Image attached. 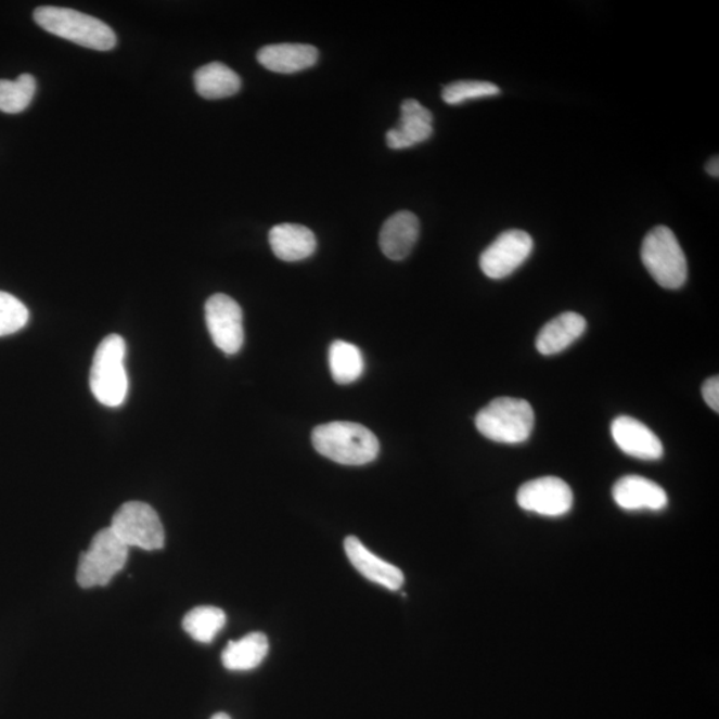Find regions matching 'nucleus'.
<instances>
[{"label":"nucleus","instance_id":"1","mask_svg":"<svg viewBox=\"0 0 719 719\" xmlns=\"http://www.w3.org/2000/svg\"><path fill=\"white\" fill-rule=\"evenodd\" d=\"M312 444L321 455L342 465L370 464L380 452L377 437L365 426L349 421L316 426Z\"/></svg>","mask_w":719,"mask_h":719},{"label":"nucleus","instance_id":"2","mask_svg":"<svg viewBox=\"0 0 719 719\" xmlns=\"http://www.w3.org/2000/svg\"><path fill=\"white\" fill-rule=\"evenodd\" d=\"M34 20L47 33L86 49L110 51L118 42L113 28L76 10L42 5L34 11Z\"/></svg>","mask_w":719,"mask_h":719},{"label":"nucleus","instance_id":"3","mask_svg":"<svg viewBox=\"0 0 719 719\" xmlns=\"http://www.w3.org/2000/svg\"><path fill=\"white\" fill-rule=\"evenodd\" d=\"M476 428L495 442L522 444L535 429V411L526 400L499 397L477 413Z\"/></svg>","mask_w":719,"mask_h":719},{"label":"nucleus","instance_id":"4","mask_svg":"<svg viewBox=\"0 0 719 719\" xmlns=\"http://www.w3.org/2000/svg\"><path fill=\"white\" fill-rule=\"evenodd\" d=\"M126 342L119 335H110L99 344L93 356L90 387L97 400L105 407H119L128 394L125 368Z\"/></svg>","mask_w":719,"mask_h":719},{"label":"nucleus","instance_id":"5","mask_svg":"<svg viewBox=\"0 0 719 719\" xmlns=\"http://www.w3.org/2000/svg\"><path fill=\"white\" fill-rule=\"evenodd\" d=\"M641 259L663 288L678 290L686 283V257L670 228L658 226L647 233L642 243Z\"/></svg>","mask_w":719,"mask_h":719},{"label":"nucleus","instance_id":"6","mask_svg":"<svg viewBox=\"0 0 719 719\" xmlns=\"http://www.w3.org/2000/svg\"><path fill=\"white\" fill-rule=\"evenodd\" d=\"M130 548L111 528L99 530L89 549L80 554L76 580L81 588L105 587L125 568Z\"/></svg>","mask_w":719,"mask_h":719},{"label":"nucleus","instance_id":"7","mask_svg":"<svg viewBox=\"0 0 719 719\" xmlns=\"http://www.w3.org/2000/svg\"><path fill=\"white\" fill-rule=\"evenodd\" d=\"M128 548L159 551L166 543L165 528L154 508L145 502L130 501L114 514L110 526Z\"/></svg>","mask_w":719,"mask_h":719},{"label":"nucleus","instance_id":"8","mask_svg":"<svg viewBox=\"0 0 719 719\" xmlns=\"http://www.w3.org/2000/svg\"><path fill=\"white\" fill-rule=\"evenodd\" d=\"M534 239L522 230H508L484 251L479 257L485 277L505 279L524 265L534 251Z\"/></svg>","mask_w":719,"mask_h":719},{"label":"nucleus","instance_id":"9","mask_svg":"<svg viewBox=\"0 0 719 719\" xmlns=\"http://www.w3.org/2000/svg\"><path fill=\"white\" fill-rule=\"evenodd\" d=\"M206 323L213 342L226 355H236L244 344L243 311L232 297L210 296L206 303Z\"/></svg>","mask_w":719,"mask_h":719},{"label":"nucleus","instance_id":"10","mask_svg":"<svg viewBox=\"0 0 719 719\" xmlns=\"http://www.w3.org/2000/svg\"><path fill=\"white\" fill-rule=\"evenodd\" d=\"M517 502L524 511L547 517H560L573 506V492L568 484L558 477L531 479L518 489Z\"/></svg>","mask_w":719,"mask_h":719},{"label":"nucleus","instance_id":"11","mask_svg":"<svg viewBox=\"0 0 719 719\" xmlns=\"http://www.w3.org/2000/svg\"><path fill=\"white\" fill-rule=\"evenodd\" d=\"M611 429L613 440L625 454L646 461L663 458V442L641 421L629 416H619L613 421Z\"/></svg>","mask_w":719,"mask_h":719},{"label":"nucleus","instance_id":"12","mask_svg":"<svg viewBox=\"0 0 719 719\" xmlns=\"http://www.w3.org/2000/svg\"><path fill=\"white\" fill-rule=\"evenodd\" d=\"M434 136V115L414 99L401 104V116L397 127L387 132V144L391 150H406L424 143Z\"/></svg>","mask_w":719,"mask_h":719},{"label":"nucleus","instance_id":"13","mask_svg":"<svg viewBox=\"0 0 719 719\" xmlns=\"http://www.w3.org/2000/svg\"><path fill=\"white\" fill-rule=\"evenodd\" d=\"M612 493L616 504L625 511H663L668 505L665 490L642 476L619 478Z\"/></svg>","mask_w":719,"mask_h":719},{"label":"nucleus","instance_id":"14","mask_svg":"<svg viewBox=\"0 0 719 719\" xmlns=\"http://www.w3.org/2000/svg\"><path fill=\"white\" fill-rule=\"evenodd\" d=\"M345 553L355 569L367 580L382 585L389 590H399L406 582L405 573L397 566L387 563L364 547L359 539L350 536L344 541Z\"/></svg>","mask_w":719,"mask_h":719},{"label":"nucleus","instance_id":"15","mask_svg":"<svg viewBox=\"0 0 719 719\" xmlns=\"http://www.w3.org/2000/svg\"><path fill=\"white\" fill-rule=\"evenodd\" d=\"M419 232L418 216L409 210H401L385 221L380 232V248L390 260H405L412 253Z\"/></svg>","mask_w":719,"mask_h":719},{"label":"nucleus","instance_id":"16","mask_svg":"<svg viewBox=\"0 0 719 719\" xmlns=\"http://www.w3.org/2000/svg\"><path fill=\"white\" fill-rule=\"evenodd\" d=\"M318 57L316 47L299 43L266 46L257 52V61L261 66L278 74H295L311 68Z\"/></svg>","mask_w":719,"mask_h":719},{"label":"nucleus","instance_id":"17","mask_svg":"<svg viewBox=\"0 0 719 719\" xmlns=\"http://www.w3.org/2000/svg\"><path fill=\"white\" fill-rule=\"evenodd\" d=\"M587 330V320L576 312H565L543 325L537 336L536 348L541 355L551 356L563 352L578 341Z\"/></svg>","mask_w":719,"mask_h":719},{"label":"nucleus","instance_id":"18","mask_svg":"<svg viewBox=\"0 0 719 719\" xmlns=\"http://www.w3.org/2000/svg\"><path fill=\"white\" fill-rule=\"evenodd\" d=\"M273 254L283 261H300L314 254L318 242L309 228L300 224H279L270 232Z\"/></svg>","mask_w":719,"mask_h":719},{"label":"nucleus","instance_id":"19","mask_svg":"<svg viewBox=\"0 0 719 719\" xmlns=\"http://www.w3.org/2000/svg\"><path fill=\"white\" fill-rule=\"evenodd\" d=\"M194 81L198 95L208 101L230 98L242 89L240 76L220 62L209 63L198 68Z\"/></svg>","mask_w":719,"mask_h":719},{"label":"nucleus","instance_id":"20","mask_svg":"<svg viewBox=\"0 0 719 719\" xmlns=\"http://www.w3.org/2000/svg\"><path fill=\"white\" fill-rule=\"evenodd\" d=\"M270 651V642L262 633H251L239 641H231L221 654L224 668L232 671H247L261 665Z\"/></svg>","mask_w":719,"mask_h":719},{"label":"nucleus","instance_id":"21","mask_svg":"<svg viewBox=\"0 0 719 719\" xmlns=\"http://www.w3.org/2000/svg\"><path fill=\"white\" fill-rule=\"evenodd\" d=\"M331 375L337 384H352L364 372V358L356 345L337 341L330 347Z\"/></svg>","mask_w":719,"mask_h":719},{"label":"nucleus","instance_id":"22","mask_svg":"<svg viewBox=\"0 0 719 719\" xmlns=\"http://www.w3.org/2000/svg\"><path fill=\"white\" fill-rule=\"evenodd\" d=\"M226 622V613L219 607L197 606L187 613L183 619V629L195 641L209 644L224 628Z\"/></svg>","mask_w":719,"mask_h":719},{"label":"nucleus","instance_id":"23","mask_svg":"<svg viewBox=\"0 0 719 719\" xmlns=\"http://www.w3.org/2000/svg\"><path fill=\"white\" fill-rule=\"evenodd\" d=\"M37 92V80L30 74H22L16 80L0 79V111L20 114L31 104Z\"/></svg>","mask_w":719,"mask_h":719},{"label":"nucleus","instance_id":"24","mask_svg":"<svg viewBox=\"0 0 719 719\" xmlns=\"http://www.w3.org/2000/svg\"><path fill=\"white\" fill-rule=\"evenodd\" d=\"M501 90L490 81L459 80L444 87V102L452 105L475 101V99L499 95Z\"/></svg>","mask_w":719,"mask_h":719},{"label":"nucleus","instance_id":"25","mask_svg":"<svg viewBox=\"0 0 719 719\" xmlns=\"http://www.w3.org/2000/svg\"><path fill=\"white\" fill-rule=\"evenodd\" d=\"M30 319L27 307L15 296L0 291V337L25 329Z\"/></svg>","mask_w":719,"mask_h":719},{"label":"nucleus","instance_id":"26","mask_svg":"<svg viewBox=\"0 0 719 719\" xmlns=\"http://www.w3.org/2000/svg\"><path fill=\"white\" fill-rule=\"evenodd\" d=\"M703 396L706 401V405L709 406L712 411H719V377L712 376L707 378L703 385Z\"/></svg>","mask_w":719,"mask_h":719},{"label":"nucleus","instance_id":"27","mask_svg":"<svg viewBox=\"0 0 719 719\" xmlns=\"http://www.w3.org/2000/svg\"><path fill=\"white\" fill-rule=\"evenodd\" d=\"M706 171H707V174L710 175V177L718 178V175H719V159H718V156L712 157V159H710V162L707 163Z\"/></svg>","mask_w":719,"mask_h":719},{"label":"nucleus","instance_id":"28","mask_svg":"<svg viewBox=\"0 0 719 719\" xmlns=\"http://www.w3.org/2000/svg\"><path fill=\"white\" fill-rule=\"evenodd\" d=\"M210 719H231V717L226 715V712H218V715H215Z\"/></svg>","mask_w":719,"mask_h":719}]
</instances>
